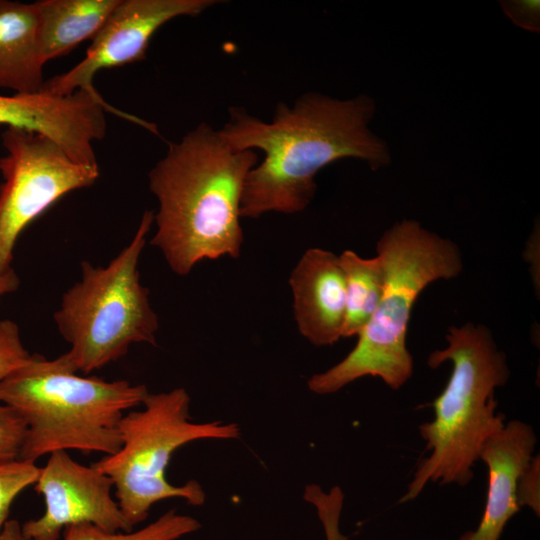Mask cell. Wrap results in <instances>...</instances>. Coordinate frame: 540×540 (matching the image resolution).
Here are the masks:
<instances>
[{"mask_svg":"<svg viewBox=\"0 0 540 540\" xmlns=\"http://www.w3.org/2000/svg\"><path fill=\"white\" fill-rule=\"evenodd\" d=\"M228 112L219 130L226 143L234 150L264 153L247 176L242 218L304 211L317 190L316 174L339 159L361 160L373 171L391 163L388 144L369 126L376 102L366 94L338 99L306 92L291 106L280 102L271 122L242 107Z\"/></svg>","mask_w":540,"mask_h":540,"instance_id":"6da1fadb","label":"cell"},{"mask_svg":"<svg viewBox=\"0 0 540 540\" xmlns=\"http://www.w3.org/2000/svg\"><path fill=\"white\" fill-rule=\"evenodd\" d=\"M259 161L255 150H234L219 130L200 123L149 171L159 203L151 244L179 276L204 260L238 258L244 185Z\"/></svg>","mask_w":540,"mask_h":540,"instance_id":"7a4b0ae2","label":"cell"},{"mask_svg":"<svg viewBox=\"0 0 540 540\" xmlns=\"http://www.w3.org/2000/svg\"><path fill=\"white\" fill-rule=\"evenodd\" d=\"M376 249L385 277L381 299L349 354L309 378L308 388L315 394L335 393L365 376L401 388L413 373L406 335L414 303L430 283L454 278L463 268L458 247L415 220L396 222Z\"/></svg>","mask_w":540,"mask_h":540,"instance_id":"3957f363","label":"cell"},{"mask_svg":"<svg viewBox=\"0 0 540 540\" xmlns=\"http://www.w3.org/2000/svg\"><path fill=\"white\" fill-rule=\"evenodd\" d=\"M149 394L143 384L81 376L66 354L31 358L0 381V402L27 425L21 460L59 450L111 455L122 444L119 423Z\"/></svg>","mask_w":540,"mask_h":540,"instance_id":"277c9868","label":"cell"},{"mask_svg":"<svg viewBox=\"0 0 540 540\" xmlns=\"http://www.w3.org/2000/svg\"><path fill=\"white\" fill-rule=\"evenodd\" d=\"M446 340L427 361L431 368L452 363L449 381L433 402L434 419L419 426L430 454L418 463L400 502L418 497L429 482L466 486L483 445L505 425L494 394L510 371L489 329L472 323L450 327Z\"/></svg>","mask_w":540,"mask_h":540,"instance_id":"5b68a950","label":"cell"},{"mask_svg":"<svg viewBox=\"0 0 540 540\" xmlns=\"http://www.w3.org/2000/svg\"><path fill=\"white\" fill-rule=\"evenodd\" d=\"M153 222L154 213L146 211L131 242L106 267L82 261L81 279L62 296L54 321L79 373L119 360L134 343L156 345L158 316L138 271Z\"/></svg>","mask_w":540,"mask_h":540,"instance_id":"8992f818","label":"cell"},{"mask_svg":"<svg viewBox=\"0 0 540 540\" xmlns=\"http://www.w3.org/2000/svg\"><path fill=\"white\" fill-rule=\"evenodd\" d=\"M190 402L184 388L149 393L142 409L122 417L120 449L92 463L112 480L116 500L132 528L159 501L180 498L192 506L204 504L206 494L198 481L178 486L166 477L177 449L198 440H233L241 435L236 423L192 421Z\"/></svg>","mask_w":540,"mask_h":540,"instance_id":"52a82bcc","label":"cell"},{"mask_svg":"<svg viewBox=\"0 0 540 540\" xmlns=\"http://www.w3.org/2000/svg\"><path fill=\"white\" fill-rule=\"evenodd\" d=\"M0 276L12 269L22 231L65 194L91 186L99 166L77 163L53 140L16 127L1 135Z\"/></svg>","mask_w":540,"mask_h":540,"instance_id":"ba28073f","label":"cell"},{"mask_svg":"<svg viewBox=\"0 0 540 540\" xmlns=\"http://www.w3.org/2000/svg\"><path fill=\"white\" fill-rule=\"evenodd\" d=\"M34 489L43 497L45 511L22 524L27 540H58L66 527L81 523L110 532L133 530L112 496V480L67 451L49 454Z\"/></svg>","mask_w":540,"mask_h":540,"instance_id":"9c48e42d","label":"cell"},{"mask_svg":"<svg viewBox=\"0 0 540 540\" xmlns=\"http://www.w3.org/2000/svg\"><path fill=\"white\" fill-rule=\"evenodd\" d=\"M217 3L221 1L119 0L83 60L68 72L44 81L41 90L68 95L92 88L98 71L144 60L152 36L165 23L180 16H197Z\"/></svg>","mask_w":540,"mask_h":540,"instance_id":"30bf717a","label":"cell"},{"mask_svg":"<svg viewBox=\"0 0 540 540\" xmlns=\"http://www.w3.org/2000/svg\"><path fill=\"white\" fill-rule=\"evenodd\" d=\"M289 285L300 334L315 346L333 345L342 338L345 279L338 255L309 248L293 268Z\"/></svg>","mask_w":540,"mask_h":540,"instance_id":"8fae6325","label":"cell"},{"mask_svg":"<svg viewBox=\"0 0 540 540\" xmlns=\"http://www.w3.org/2000/svg\"><path fill=\"white\" fill-rule=\"evenodd\" d=\"M537 443L533 427L520 420L505 423L487 439L480 452L488 470L485 508L476 529L459 540H500L510 519L520 511L517 482Z\"/></svg>","mask_w":540,"mask_h":540,"instance_id":"7c38bea8","label":"cell"},{"mask_svg":"<svg viewBox=\"0 0 540 540\" xmlns=\"http://www.w3.org/2000/svg\"><path fill=\"white\" fill-rule=\"evenodd\" d=\"M44 65L36 2L0 0V88L14 94L39 92Z\"/></svg>","mask_w":540,"mask_h":540,"instance_id":"4fadbf2b","label":"cell"},{"mask_svg":"<svg viewBox=\"0 0 540 540\" xmlns=\"http://www.w3.org/2000/svg\"><path fill=\"white\" fill-rule=\"evenodd\" d=\"M119 0H41L39 42L44 62L69 53L85 40H93Z\"/></svg>","mask_w":540,"mask_h":540,"instance_id":"5bb4252c","label":"cell"},{"mask_svg":"<svg viewBox=\"0 0 540 540\" xmlns=\"http://www.w3.org/2000/svg\"><path fill=\"white\" fill-rule=\"evenodd\" d=\"M345 279V318L342 338L358 336L372 318L384 288V270L378 256L363 258L352 250L338 255Z\"/></svg>","mask_w":540,"mask_h":540,"instance_id":"9a60e30c","label":"cell"},{"mask_svg":"<svg viewBox=\"0 0 540 540\" xmlns=\"http://www.w3.org/2000/svg\"><path fill=\"white\" fill-rule=\"evenodd\" d=\"M201 527L194 517L178 514L171 509L143 528L110 532L87 523L66 527L63 540H178Z\"/></svg>","mask_w":540,"mask_h":540,"instance_id":"2e32d148","label":"cell"},{"mask_svg":"<svg viewBox=\"0 0 540 540\" xmlns=\"http://www.w3.org/2000/svg\"><path fill=\"white\" fill-rule=\"evenodd\" d=\"M40 467L35 462L13 460L0 463V531L9 520L16 497L38 479Z\"/></svg>","mask_w":540,"mask_h":540,"instance_id":"e0dca14e","label":"cell"},{"mask_svg":"<svg viewBox=\"0 0 540 540\" xmlns=\"http://www.w3.org/2000/svg\"><path fill=\"white\" fill-rule=\"evenodd\" d=\"M303 498L315 508L326 540H349L340 530L344 493L339 486L325 492L319 485L310 484L305 487Z\"/></svg>","mask_w":540,"mask_h":540,"instance_id":"ac0fdd59","label":"cell"},{"mask_svg":"<svg viewBox=\"0 0 540 540\" xmlns=\"http://www.w3.org/2000/svg\"><path fill=\"white\" fill-rule=\"evenodd\" d=\"M26 433L27 425L21 415L0 402V463L20 458Z\"/></svg>","mask_w":540,"mask_h":540,"instance_id":"d6986e66","label":"cell"},{"mask_svg":"<svg viewBox=\"0 0 540 540\" xmlns=\"http://www.w3.org/2000/svg\"><path fill=\"white\" fill-rule=\"evenodd\" d=\"M31 356L22 343L18 325L9 319L0 320V381Z\"/></svg>","mask_w":540,"mask_h":540,"instance_id":"ffe728a7","label":"cell"},{"mask_svg":"<svg viewBox=\"0 0 540 540\" xmlns=\"http://www.w3.org/2000/svg\"><path fill=\"white\" fill-rule=\"evenodd\" d=\"M520 508L529 507L537 517L540 514V457L532 456L517 482Z\"/></svg>","mask_w":540,"mask_h":540,"instance_id":"44dd1931","label":"cell"},{"mask_svg":"<svg viewBox=\"0 0 540 540\" xmlns=\"http://www.w3.org/2000/svg\"><path fill=\"white\" fill-rule=\"evenodd\" d=\"M499 3L514 25L532 33L540 32L539 0H505Z\"/></svg>","mask_w":540,"mask_h":540,"instance_id":"7402d4cb","label":"cell"},{"mask_svg":"<svg viewBox=\"0 0 540 540\" xmlns=\"http://www.w3.org/2000/svg\"><path fill=\"white\" fill-rule=\"evenodd\" d=\"M0 540H27L22 524L15 519H9L0 531Z\"/></svg>","mask_w":540,"mask_h":540,"instance_id":"603a6c76","label":"cell"},{"mask_svg":"<svg viewBox=\"0 0 540 540\" xmlns=\"http://www.w3.org/2000/svg\"><path fill=\"white\" fill-rule=\"evenodd\" d=\"M19 287V278L13 268L0 276V300L3 296L13 293Z\"/></svg>","mask_w":540,"mask_h":540,"instance_id":"cb8c5ba5","label":"cell"}]
</instances>
